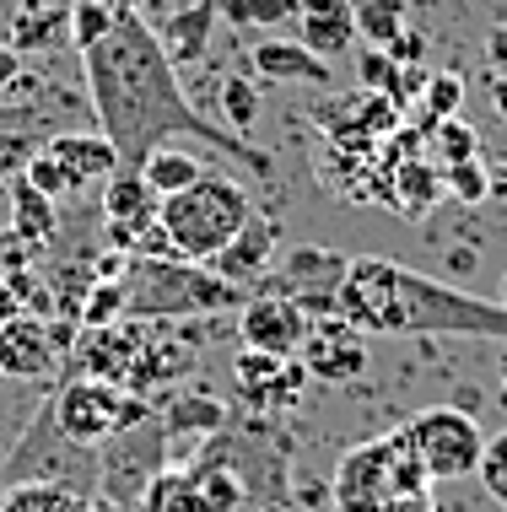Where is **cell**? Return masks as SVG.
Returning a JSON list of instances; mask_svg holds the SVG:
<instances>
[{
	"mask_svg": "<svg viewBox=\"0 0 507 512\" xmlns=\"http://www.w3.org/2000/svg\"><path fill=\"white\" fill-rule=\"evenodd\" d=\"M81 71H87V103L98 130L114 141L125 168H141V157L162 141H200L227 151L232 162H243L254 178H276V157L249 146V135H232L227 124L200 114L189 103L178 65L168 60L157 27L135 6H119L114 27L92 49H81Z\"/></svg>",
	"mask_w": 507,
	"mask_h": 512,
	"instance_id": "obj_1",
	"label": "cell"
},
{
	"mask_svg": "<svg viewBox=\"0 0 507 512\" xmlns=\"http://www.w3.org/2000/svg\"><path fill=\"white\" fill-rule=\"evenodd\" d=\"M335 313L356 324L367 335H507V308H491V302L459 297L448 286L427 281V275H410L405 265L383 254L351 259L346 281L335 292Z\"/></svg>",
	"mask_w": 507,
	"mask_h": 512,
	"instance_id": "obj_2",
	"label": "cell"
},
{
	"mask_svg": "<svg viewBox=\"0 0 507 512\" xmlns=\"http://www.w3.org/2000/svg\"><path fill=\"white\" fill-rule=\"evenodd\" d=\"M125 313L130 318H189V313H227L249 302V286L216 275L211 265L173 254H130L125 259Z\"/></svg>",
	"mask_w": 507,
	"mask_h": 512,
	"instance_id": "obj_3",
	"label": "cell"
},
{
	"mask_svg": "<svg viewBox=\"0 0 507 512\" xmlns=\"http://www.w3.org/2000/svg\"><path fill=\"white\" fill-rule=\"evenodd\" d=\"M254 200L238 178L227 173H205L189 189H178L157 205V232L168 243L173 259H195V265H211L222 248L249 227Z\"/></svg>",
	"mask_w": 507,
	"mask_h": 512,
	"instance_id": "obj_4",
	"label": "cell"
},
{
	"mask_svg": "<svg viewBox=\"0 0 507 512\" xmlns=\"http://www.w3.org/2000/svg\"><path fill=\"white\" fill-rule=\"evenodd\" d=\"M427 469L416 464L405 432H389L378 442L351 448L335 469V507L340 512H383L394 496H416L427 491Z\"/></svg>",
	"mask_w": 507,
	"mask_h": 512,
	"instance_id": "obj_5",
	"label": "cell"
},
{
	"mask_svg": "<svg viewBox=\"0 0 507 512\" xmlns=\"http://www.w3.org/2000/svg\"><path fill=\"white\" fill-rule=\"evenodd\" d=\"M49 421L60 426V437L76 442V448H103V442L141 432V426L152 421V405H146L141 394L119 389V383H103V378H65L60 389H54Z\"/></svg>",
	"mask_w": 507,
	"mask_h": 512,
	"instance_id": "obj_6",
	"label": "cell"
},
{
	"mask_svg": "<svg viewBox=\"0 0 507 512\" xmlns=\"http://www.w3.org/2000/svg\"><path fill=\"white\" fill-rule=\"evenodd\" d=\"M119 168H125V162H119V151L103 130H81V124H71V130H54L49 141L27 157L22 178L33 189H44L49 200H65V195H81V189L114 178Z\"/></svg>",
	"mask_w": 507,
	"mask_h": 512,
	"instance_id": "obj_7",
	"label": "cell"
},
{
	"mask_svg": "<svg viewBox=\"0 0 507 512\" xmlns=\"http://www.w3.org/2000/svg\"><path fill=\"white\" fill-rule=\"evenodd\" d=\"M416 464L427 469V480H470L481 469V448H486V432L470 410L459 405H432V410H416L410 421L400 426Z\"/></svg>",
	"mask_w": 507,
	"mask_h": 512,
	"instance_id": "obj_8",
	"label": "cell"
},
{
	"mask_svg": "<svg viewBox=\"0 0 507 512\" xmlns=\"http://www.w3.org/2000/svg\"><path fill=\"white\" fill-rule=\"evenodd\" d=\"M346 265L351 259L335 254V248L297 243V248H286L254 286L270 297L297 302V308H308V313H335V292H340V281H346Z\"/></svg>",
	"mask_w": 507,
	"mask_h": 512,
	"instance_id": "obj_9",
	"label": "cell"
},
{
	"mask_svg": "<svg viewBox=\"0 0 507 512\" xmlns=\"http://www.w3.org/2000/svg\"><path fill=\"white\" fill-rule=\"evenodd\" d=\"M157 195L135 168H119L114 178H103V227L114 254H141V243L157 232Z\"/></svg>",
	"mask_w": 507,
	"mask_h": 512,
	"instance_id": "obj_10",
	"label": "cell"
},
{
	"mask_svg": "<svg viewBox=\"0 0 507 512\" xmlns=\"http://www.w3.org/2000/svg\"><path fill=\"white\" fill-rule=\"evenodd\" d=\"M308 329H313L308 308H297V302H286V297H270V292H259L238 308V335H243L249 351L297 356L303 340H308Z\"/></svg>",
	"mask_w": 507,
	"mask_h": 512,
	"instance_id": "obj_11",
	"label": "cell"
},
{
	"mask_svg": "<svg viewBox=\"0 0 507 512\" xmlns=\"http://www.w3.org/2000/svg\"><path fill=\"white\" fill-rule=\"evenodd\" d=\"M297 362L308 367V378H324V383H356L367 372V345H362V329L346 324L340 313H324V324L308 329Z\"/></svg>",
	"mask_w": 507,
	"mask_h": 512,
	"instance_id": "obj_12",
	"label": "cell"
},
{
	"mask_svg": "<svg viewBox=\"0 0 507 512\" xmlns=\"http://www.w3.org/2000/svg\"><path fill=\"white\" fill-rule=\"evenodd\" d=\"M141 340L146 329L141 324H103V329H87L76 335V378H103V383H119L130 389V372H135V356H141Z\"/></svg>",
	"mask_w": 507,
	"mask_h": 512,
	"instance_id": "obj_13",
	"label": "cell"
},
{
	"mask_svg": "<svg viewBox=\"0 0 507 512\" xmlns=\"http://www.w3.org/2000/svg\"><path fill=\"white\" fill-rule=\"evenodd\" d=\"M232 378H238V389L254 410H276L286 399H297V389L308 383V367L297 356H270V351H249L243 345L232 356Z\"/></svg>",
	"mask_w": 507,
	"mask_h": 512,
	"instance_id": "obj_14",
	"label": "cell"
},
{
	"mask_svg": "<svg viewBox=\"0 0 507 512\" xmlns=\"http://www.w3.org/2000/svg\"><path fill=\"white\" fill-rule=\"evenodd\" d=\"M54 367H60V345L44 318L17 313L0 324V378H49Z\"/></svg>",
	"mask_w": 507,
	"mask_h": 512,
	"instance_id": "obj_15",
	"label": "cell"
},
{
	"mask_svg": "<svg viewBox=\"0 0 507 512\" xmlns=\"http://www.w3.org/2000/svg\"><path fill=\"white\" fill-rule=\"evenodd\" d=\"M249 65L259 81H270V87H319L330 92V60H319L308 44H297V38H259L249 49Z\"/></svg>",
	"mask_w": 507,
	"mask_h": 512,
	"instance_id": "obj_16",
	"label": "cell"
},
{
	"mask_svg": "<svg viewBox=\"0 0 507 512\" xmlns=\"http://www.w3.org/2000/svg\"><path fill=\"white\" fill-rule=\"evenodd\" d=\"M324 130L335 135V141H362V146H373L383 141V135H394L400 130V103L389 98V92H356L351 103H335L330 114H324Z\"/></svg>",
	"mask_w": 507,
	"mask_h": 512,
	"instance_id": "obj_17",
	"label": "cell"
},
{
	"mask_svg": "<svg viewBox=\"0 0 507 512\" xmlns=\"http://www.w3.org/2000/svg\"><path fill=\"white\" fill-rule=\"evenodd\" d=\"M297 44L319 60H335L356 44V0H303L297 6Z\"/></svg>",
	"mask_w": 507,
	"mask_h": 512,
	"instance_id": "obj_18",
	"label": "cell"
},
{
	"mask_svg": "<svg viewBox=\"0 0 507 512\" xmlns=\"http://www.w3.org/2000/svg\"><path fill=\"white\" fill-rule=\"evenodd\" d=\"M270 265H276V221L270 216H249V227L211 259V270L238 281V286H254Z\"/></svg>",
	"mask_w": 507,
	"mask_h": 512,
	"instance_id": "obj_19",
	"label": "cell"
},
{
	"mask_svg": "<svg viewBox=\"0 0 507 512\" xmlns=\"http://www.w3.org/2000/svg\"><path fill=\"white\" fill-rule=\"evenodd\" d=\"M222 17V0H184L173 17L157 22V38L173 65H200L205 44H211V22Z\"/></svg>",
	"mask_w": 507,
	"mask_h": 512,
	"instance_id": "obj_20",
	"label": "cell"
},
{
	"mask_svg": "<svg viewBox=\"0 0 507 512\" xmlns=\"http://www.w3.org/2000/svg\"><path fill=\"white\" fill-rule=\"evenodd\" d=\"M135 507L141 512H211L200 469H189V464H157L146 475V486L135 491Z\"/></svg>",
	"mask_w": 507,
	"mask_h": 512,
	"instance_id": "obj_21",
	"label": "cell"
},
{
	"mask_svg": "<svg viewBox=\"0 0 507 512\" xmlns=\"http://www.w3.org/2000/svg\"><path fill=\"white\" fill-rule=\"evenodd\" d=\"M6 189H11V232L33 248H49L54 238H60V200H49L44 189H33L27 178H6Z\"/></svg>",
	"mask_w": 507,
	"mask_h": 512,
	"instance_id": "obj_22",
	"label": "cell"
},
{
	"mask_svg": "<svg viewBox=\"0 0 507 512\" xmlns=\"http://www.w3.org/2000/svg\"><path fill=\"white\" fill-rule=\"evenodd\" d=\"M222 426H227V405L211 389L173 394L168 405H162V437L168 442H178V437H216Z\"/></svg>",
	"mask_w": 507,
	"mask_h": 512,
	"instance_id": "obj_23",
	"label": "cell"
},
{
	"mask_svg": "<svg viewBox=\"0 0 507 512\" xmlns=\"http://www.w3.org/2000/svg\"><path fill=\"white\" fill-rule=\"evenodd\" d=\"M135 173H141L146 184H152V195H157V200H168V195H178V189H189L195 178H205L211 168H205V162H200L189 146L162 141V146L146 151V157H141V168H135Z\"/></svg>",
	"mask_w": 507,
	"mask_h": 512,
	"instance_id": "obj_24",
	"label": "cell"
},
{
	"mask_svg": "<svg viewBox=\"0 0 507 512\" xmlns=\"http://www.w3.org/2000/svg\"><path fill=\"white\" fill-rule=\"evenodd\" d=\"M81 496L71 480H49V475H27V480H11L0 491V512H81Z\"/></svg>",
	"mask_w": 507,
	"mask_h": 512,
	"instance_id": "obj_25",
	"label": "cell"
},
{
	"mask_svg": "<svg viewBox=\"0 0 507 512\" xmlns=\"http://www.w3.org/2000/svg\"><path fill=\"white\" fill-rule=\"evenodd\" d=\"M11 49H33V54H54V49H65L71 44V6H27L17 27H11V38H6Z\"/></svg>",
	"mask_w": 507,
	"mask_h": 512,
	"instance_id": "obj_26",
	"label": "cell"
},
{
	"mask_svg": "<svg viewBox=\"0 0 507 512\" xmlns=\"http://www.w3.org/2000/svg\"><path fill=\"white\" fill-rule=\"evenodd\" d=\"M421 130H427L421 157H427L437 173L454 168V162H464V157H481V135H475V124H464L459 114L454 119H437V124H421Z\"/></svg>",
	"mask_w": 507,
	"mask_h": 512,
	"instance_id": "obj_27",
	"label": "cell"
},
{
	"mask_svg": "<svg viewBox=\"0 0 507 512\" xmlns=\"http://www.w3.org/2000/svg\"><path fill=\"white\" fill-rule=\"evenodd\" d=\"M394 189H400V211H410V216H427L432 205H437V195H448L443 189V173L432 168L427 157H416V162H400L394 168Z\"/></svg>",
	"mask_w": 507,
	"mask_h": 512,
	"instance_id": "obj_28",
	"label": "cell"
},
{
	"mask_svg": "<svg viewBox=\"0 0 507 512\" xmlns=\"http://www.w3.org/2000/svg\"><path fill=\"white\" fill-rule=\"evenodd\" d=\"M297 6L303 0H222V17L238 33H276V27L297 22Z\"/></svg>",
	"mask_w": 507,
	"mask_h": 512,
	"instance_id": "obj_29",
	"label": "cell"
},
{
	"mask_svg": "<svg viewBox=\"0 0 507 512\" xmlns=\"http://www.w3.org/2000/svg\"><path fill=\"white\" fill-rule=\"evenodd\" d=\"M216 103H222V119H227L232 135H254L265 92H259V81H249V76H227L222 92H216Z\"/></svg>",
	"mask_w": 507,
	"mask_h": 512,
	"instance_id": "obj_30",
	"label": "cell"
},
{
	"mask_svg": "<svg viewBox=\"0 0 507 512\" xmlns=\"http://www.w3.org/2000/svg\"><path fill=\"white\" fill-rule=\"evenodd\" d=\"M405 33V0H356V38L389 49Z\"/></svg>",
	"mask_w": 507,
	"mask_h": 512,
	"instance_id": "obj_31",
	"label": "cell"
},
{
	"mask_svg": "<svg viewBox=\"0 0 507 512\" xmlns=\"http://www.w3.org/2000/svg\"><path fill=\"white\" fill-rule=\"evenodd\" d=\"M81 324L87 329H103V324H119L125 318V281H108V275H98V281L87 286V297H81Z\"/></svg>",
	"mask_w": 507,
	"mask_h": 512,
	"instance_id": "obj_32",
	"label": "cell"
},
{
	"mask_svg": "<svg viewBox=\"0 0 507 512\" xmlns=\"http://www.w3.org/2000/svg\"><path fill=\"white\" fill-rule=\"evenodd\" d=\"M459 108H464V76H459V71H437V76H427V87H421V124L454 119Z\"/></svg>",
	"mask_w": 507,
	"mask_h": 512,
	"instance_id": "obj_33",
	"label": "cell"
},
{
	"mask_svg": "<svg viewBox=\"0 0 507 512\" xmlns=\"http://www.w3.org/2000/svg\"><path fill=\"white\" fill-rule=\"evenodd\" d=\"M443 189L464 205H481V200H491V168L481 157H464L454 168H443Z\"/></svg>",
	"mask_w": 507,
	"mask_h": 512,
	"instance_id": "obj_34",
	"label": "cell"
},
{
	"mask_svg": "<svg viewBox=\"0 0 507 512\" xmlns=\"http://www.w3.org/2000/svg\"><path fill=\"white\" fill-rule=\"evenodd\" d=\"M114 17H119L114 0H71V38H76V49L98 44L108 27H114Z\"/></svg>",
	"mask_w": 507,
	"mask_h": 512,
	"instance_id": "obj_35",
	"label": "cell"
},
{
	"mask_svg": "<svg viewBox=\"0 0 507 512\" xmlns=\"http://www.w3.org/2000/svg\"><path fill=\"white\" fill-rule=\"evenodd\" d=\"M475 480L486 486L491 502H502V507H507V432L486 437V448H481V469H475Z\"/></svg>",
	"mask_w": 507,
	"mask_h": 512,
	"instance_id": "obj_36",
	"label": "cell"
},
{
	"mask_svg": "<svg viewBox=\"0 0 507 512\" xmlns=\"http://www.w3.org/2000/svg\"><path fill=\"white\" fill-rule=\"evenodd\" d=\"M356 76H362V87L367 92H389L394 87V76H400V65H394V54L389 49H356Z\"/></svg>",
	"mask_w": 507,
	"mask_h": 512,
	"instance_id": "obj_37",
	"label": "cell"
},
{
	"mask_svg": "<svg viewBox=\"0 0 507 512\" xmlns=\"http://www.w3.org/2000/svg\"><path fill=\"white\" fill-rule=\"evenodd\" d=\"M22 265H33V248H27L17 232H6V238H0V275H11Z\"/></svg>",
	"mask_w": 507,
	"mask_h": 512,
	"instance_id": "obj_38",
	"label": "cell"
},
{
	"mask_svg": "<svg viewBox=\"0 0 507 512\" xmlns=\"http://www.w3.org/2000/svg\"><path fill=\"white\" fill-rule=\"evenodd\" d=\"M486 71H507V22L486 38Z\"/></svg>",
	"mask_w": 507,
	"mask_h": 512,
	"instance_id": "obj_39",
	"label": "cell"
},
{
	"mask_svg": "<svg viewBox=\"0 0 507 512\" xmlns=\"http://www.w3.org/2000/svg\"><path fill=\"white\" fill-rule=\"evenodd\" d=\"M22 76V54L11 44H0V92H11V81Z\"/></svg>",
	"mask_w": 507,
	"mask_h": 512,
	"instance_id": "obj_40",
	"label": "cell"
},
{
	"mask_svg": "<svg viewBox=\"0 0 507 512\" xmlns=\"http://www.w3.org/2000/svg\"><path fill=\"white\" fill-rule=\"evenodd\" d=\"M491 108L497 119H507V71H491Z\"/></svg>",
	"mask_w": 507,
	"mask_h": 512,
	"instance_id": "obj_41",
	"label": "cell"
},
{
	"mask_svg": "<svg viewBox=\"0 0 507 512\" xmlns=\"http://www.w3.org/2000/svg\"><path fill=\"white\" fill-rule=\"evenodd\" d=\"M17 313H22V297L11 292L6 281H0V324H6V318H17Z\"/></svg>",
	"mask_w": 507,
	"mask_h": 512,
	"instance_id": "obj_42",
	"label": "cell"
},
{
	"mask_svg": "<svg viewBox=\"0 0 507 512\" xmlns=\"http://www.w3.org/2000/svg\"><path fill=\"white\" fill-rule=\"evenodd\" d=\"M491 200H502V205H507V157L497 162V168H491Z\"/></svg>",
	"mask_w": 507,
	"mask_h": 512,
	"instance_id": "obj_43",
	"label": "cell"
},
{
	"mask_svg": "<svg viewBox=\"0 0 507 512\" xmlns=\"http://www.w3.org/2000/svg\"><path fill=\"white\" fill-rule=\"evenodd\" d=\"M497 308H507V270H502V286H497Z\"/></svg>",
	"mask_w": 507,
	"mask_h": 512,
	"instance_id": "obj_44",
	"label": "cell"
},
{
	"mask_svg": "<svg viewBox=\"0 0 507 512\" xmlns=\"http://www.w3.org/2000/svg\"><path fill=\"white\" fill-rule=\"evenodd\" d=\"M81 512H108V507H98V502H81Z\"/></svg>",
	"mask_w": 507,
	"mask_h": 512,
	"instance_id": "obj_45",
	"label": "cell"
},
{
	"mask_svg": "<svg viewBox=\"0 0 507 512\" xmlns=\"http://www.w3.org/2000/svg\"><path fill=\"white\" fill-rule=\"evenodd\" d=\"M502 383H507V362H502Z\"/></svg>",
	"mask_w": 507,
	"mask_h": 512,
	"instance_id": "obj_46",
	"label": "cell"
}]
</instances>
